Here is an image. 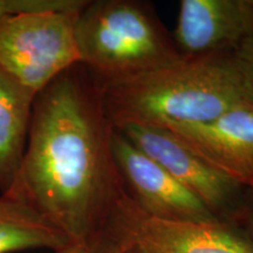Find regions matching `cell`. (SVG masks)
I'll list each match as a JSON object with an SVG mask.
<instances>
[{"instance_id":"obj_9","label":"cell","mask_w":253,"mask_h":253,"mask_svg":"<svg viewBox=\"0 0 253 253\" xmlns=\"http://www.w3.org/2000/svg\"><path fill=\"white\" fill-rule=\"evenodd\" d=\"M253 36L250 0H182L172 40L182 56L231 53Z\"/></svg>"},{"instance_id":"obj_4","label":"cell","mask_w":253,"mask_h":253,"mask_svg":"<svg viewBox=\"0 0 253 253\" xmlns=\"http://www.w3.org/2000/svg\"><path fill=\"white\" fill-rule=\"evenodd\" d=\"M78 13L25 12L0 19V69L37 95L80 63Z\"/></svg>"},{"instance_id":"obj_13","label":"cell","mask_w":253,"mask_h":253,"mask_svg":"<svg viewBox=\"0 0 253 253\" xmlns=\"http://www.w3.org/2000/svg\"><path fill=\"white\" fill-rule=\"evenodd\" d=\"M122 242L119 231L108 224L90 238L73 242L55 253H119Z\"/></svg>"},{"instance_id":"obj_14","label":"cell","mask_w":253,"mask_h":253,"mask_svg":"<svg viewBox=\"0 0 253 253\" xmlns=\"http://www.w3.org/2000/svg\"><path fill=\"white\" fill-rule=\"evenodd\" d=\"M242 78L246 97L253 102V36L246 38L232 52Z\"/></svg>"},{"instance_id":"obj_11","label":"cell","mask_w":253,"mask_h":253,"mask_svg":"<svg viewBox=\"0 0 253 253\" xmlns=\"http://www.w3.org/2000/svg\"><path fill=\"white\" fill-rule=\"evenodd\" d=\"M71 243L25 199L0 195V253L41 249L58 252Z\"/></svg>"},{"instance_id":"obj_2","label":"cell","mask_w":253,"mask_h":253,"mask_svg":"<svg viewBox=\"0 0 253 253\" xmlns=\"http://www.w3.org/2000/svg\"><path fill=\"white\" fill-rule=\"evenodd\" d=\"M101 93L114 129L126 125L169 129L199 125L248 99L232 52L183 56Z\"/></svg>"},{"instance_id":"obj_3","label":"cell","mask_w":253,"mask_h":253,"mask_svg":"<svg viewBox=\"0 0 253 253\" xmlns=\"http://www.w3.org/2000/svg\"><path fill=\"white\" fill-rule=\"evenodd\" d=\"M75 38L80 65L100 89L183 58L153 6L137 0H88Z\"/></svg>"},{"instance_id":"obj_1","label":"cell","mask_w":253,"mask_h":253,"mask_svg":"<svg viewBox=\"0 0 253 253\" xmlns=\"http://www.w3.org/2000/svg\"><path fill=\"white\" fill-rule=\"evenodd\" d=\"M113 134L100 87L77 63L37 94L23 164L7 194L71 242L95 236L126 191Z\"/></svg>"},{"instance_id":"obj_6","label":"cell","mask_w":253,"mask_h":253,"mask_svg":"<svg viewBox=\"0 0 253 253\" xmlns=\"http://www.w3.org/2000/svg\"><path fill=\"white\" fill-rule=\"evenodd\" d=\"M110 225L126 238L160 253H253V240L230 220L177 221L144 213L125 191Z\"/></svg>"},{"instance_id":"obj_12","label":"cell","mask_w":253,"mask_h":253,"mask_svg":"<svg viewBox=\"0 0 253 253\" xmlns=\"http://www.w3.org/2000/svg\"><path fill=\"white\" fill-rule=\"evenodd\" d=\"M88 0H0V19L25 12H80Z\"/></svg>"},{"instance_id":"obj_15","label":"cell","mask_w":253,"mask_h":253,"mask_svg":"<svg viewBox=\"0 0 253 253\" xmlns=\"http://www.w3.org/2000/svg\"><path fill=\"white\" fill-rule=\"evenodd\" d=\"M120 235H121V233H120ZM122 238H123V242L119 253H160V252L154 251V250L145 248V246L138 244V243L132 242V240L126 238L125 236H122Z\"/></svg>"},{"instance_id":"obj_16","label":"cell","mask_w":253,"mask_h":253,"mask_svg":"<svg viewBox=\"0 0 253 253\" xmlns=\"http://www.w3.org/2000/svg\"><path fill=\"white\" fill-rule=\"evenodd\" d=\"M243 216H244L245 219L248 220V231H246V232L249 233V236L251 237V239L253 240V191L252 190L250 191L248 203H246Z\"/></svg>"},{"instance_id":"obj_5","label":"cell","mask_w":253,"mask_h":253,"mask_svg":"<svg viewBox=\"0 0 253 253\" xmlns=\"http://www.w3.org/2000/svg\"><path fill=\"white\" fill-rule=\"evenodd\" d=\"M116 130L153 158L221 219L229 220V216L244 213L251 190L205 162L172 130L143 125H126Z\"/></svg>"},{"instance_id":"obj_17","label":"cell","mask_w":253,"mask_h":253,"mask_svg":"<svg viewBox=\"0 0 253 253\" xmlns=\"http://www.w3.org/2000/svg\"><path fill=\"white\" fill-rule=\"evenodd\" d=\"M250 2H251V6H252V11H253V0H250Z\"/></svg>"},{"instance_id":"obj_8","label":"cell","mask_w":253,"mask_h":253,"mask_svg":"<svg viewBox=\"0 0 253 253\" xmlns=\"http://www.w3.org/2000/svg\"><path fill=\"white\" fill-rule=\"evenodd\" d=\"M170 130L211 167L253 191L251 100L239 101L211 121L176 126Z\"/></svg>"},{"instance_id":"obj_7","label":"cell","mask_w":253,"mask_h":253,"mask_svg":"<svg viewBox=\"0 0 253 253\" xmlns=\"http://www.w3.org/2000/svg\"><path fill=\"white\" fill-rule=\"evenodd\" d=\"M113 154L126 194L144 213L177 221L224 220L116 129Z\"/></svg>"},{"instance_id":"obj_10","label":"cell","mask_w":253,"mask_h":253,"mask_svg":"<svg viewBox=\"0 0 253 253\" xmlns=\"http://www.w3.org/2000/svg\"><path fill=\"white\" fill-rule=\"evenodd\" d=\"M37 95L0 69V191L17 184Z\"/></svg>"}]
</instances>
